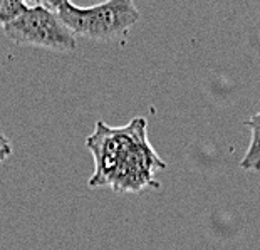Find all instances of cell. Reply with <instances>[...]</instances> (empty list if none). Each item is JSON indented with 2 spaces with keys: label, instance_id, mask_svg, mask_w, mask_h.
<instances>
[{
  "label": "cell",
  "instance_id": "6da1fadb",
  "mask_svg": "<svg viewBox=\"0 0 260 250\" xmlns=\"http://www.w3.org/2000/svg\"><path fill=\"white\" fill-rule=\"evenodd\" d=\"M42 4L56 12L76 37L99 42L124 37L141 17L131 0H109L94 7H77L69 0Z\"/></svg>",
  "mask_w": 260,
  "mask_h": 250
},
{
  "label": "cell",
  "instance_id": "7a4b0ae2",
  "mask_svg": "<svg viewBox=\"0 0 260 250\" xmlns=\"http://www.w3.org/2000/svg\"><path fill=\"white\" fill-rule=\"evenodd\" d=\"M143 135H146L145 118H135L131 123L121 128H113L98 121L94 133L86 140V148L91 151L94 160V171L87 186L111 188L126 154Z\"/></svg>",
  "mask_w": 260,
  "mask_h": 250
},
{
  "label": "cell",
  "instance_id": "3957f363",
  "mask_svg": "<svg viewBox=\"0 0 260 250\" xmlns=\"http://www.w3.org/2000/svg\"><path fill=\"white\" fill-rule=\"evenodd\" d=\"M4 34L14 44L24 47L52 52H73L77 47V37L42 2L29 5L24 14L4 27Z\"/></svg>",
  "mask_w": 260,
  "mask_h": 250
},
{
  "label": "cell",
  "instance_id": "277c9868",
  "mask_svg": "<svg viewBox=\"0 0 260 250\" xmlns=\"http://www.w3.org/2000/svg\"><path fill=\"white\" fill-rule=\"evenodd\" d=\"M245 126L250 128V144L247 148L245 157L242 158L240 166L247 171L260 173V113L253 114L245 121Z\"/></svg>",
  "mask_w": 260,
  "mask_h": 250
},
{
  "label": "cell",
  "instance_id": "5b68a950",
  "mask_svg": "<svg viewBox=\"0 0 260 250\" xmlns=\"http://www.w3.org/2000/svg\"><path fill=\"white\" fill-rule=\"evenodd\" d=\"M29 5L20 0H0V27L9 25L10 22L22 15Z\"/></svg>",
  "mask_w": 260,
  "mask_h": 250
},
{
  "label": "cell",
  "instance_id": "8992f818",
  "mask_svg": "<svg viewBox=\"0 0 260 250\" xmlns=\"http://www.w3.org/2000/svg\"><path fill=\"white\" fill-rule=\"evenodd\" d=\"M12 154V143L4 133H0V165H4L5 161Z\"/></svg>",
  "mask_w": 260,
  "mask_h": 250
}]
</instances>
